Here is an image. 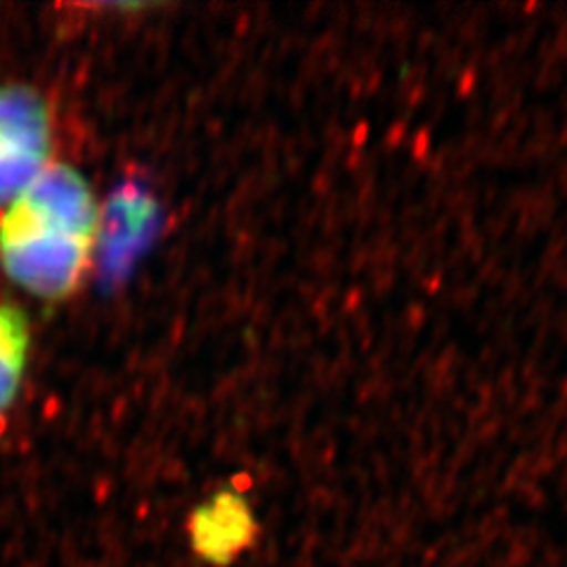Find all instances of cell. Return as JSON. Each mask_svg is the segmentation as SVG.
Instances as JSON below:
<instances>
[{
  "label": "cell",
  "instance_id": "7a4b0ae2",
  "mask_svg": "<svg viewBox=\"0 0 567 567\" xmlns=\"http://www.w3.org/2000/svg\"><path fill=\"white\" fill-rule=\"evenodd\" d=\"M52 164V116L31 85H0V206H10Z\"/></svg>",
  "mask_w": 567,
  "mask_h": 567
},
{
  "label": "cell",
  "instance_id": "3957f363",
  "mask_svg": "<svg viewBox=\"0 0 567 567\" xmlns=\"http://www.w3.org/2000/svg\"><path fill=\"white\" fill-rule=\"evenodd\" d=\"M29 339L27 315L20 308L0 303V419L8 414L20 390Z\"/></svg>",
  "mask_w": 567,
  "mask_h": 567
},
{
  "label": "cell",
  "instance_id": "6da1fadb",
  "mask_svg": "<svg viewBox=\"0 0 567 567\" xmlns=\"http://www.w3.org/2000/svg\"><path fill=\"white\" fill-rule=\"evenodd\" d=\"M100 233L91 183L52 162L0 216V268L31 296L69 298L91 270Z\"/></svg>",
  "mask_w": 567,
  "mask_h": 567
}]
</instances>
